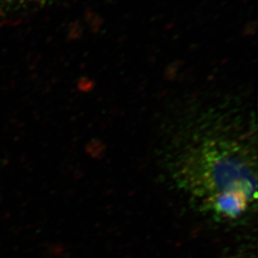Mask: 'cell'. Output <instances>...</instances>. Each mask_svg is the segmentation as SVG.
<instances>
[{
    "mask_svg": "<svg viewBox=\"0 0 258 258\" xmlns=\"http://www.w3.org/2000/svg\"><path fill=\"white\" fill-rule=\"evenodd\" d=\"M166 161L179 187L218 219L236 220L256 200V123L237 100L196 104L173 123Z\"/></svg>",
    "mask_w": 258,
    "mask_h": 258,
    "instance_id": "1",
    "label": "cell"
},
{
    "mask_svg": "<svg viewBox=\"0 0 258 258\" xmlns=\"http://www.w3.org/2000/svg\"><path fill=\"white\" fill-rule=\"evenodd\" d=\"M49 2L50 0H0V10L7 14H14L43 7Z\"/></svg>",
    "mask_w": 258,
    "mask_h": 258,
    "instance_id": "2",
    "label": "cell"
},
{
    "mask_svg": "<svg viewBox=\"0 0 258 258\" xmlns=\"http://www.w3.org/2000/svg\"><path fill=\"white\" fill-rule=\"evenodd\" d=\"M234 258H241V257H234Z\"/></svg>",
    "mask_w": 258,
    "mask_h": 258,
    "instance_id": "3",
    "label": "cell"
}]
</instances>
